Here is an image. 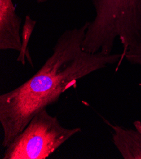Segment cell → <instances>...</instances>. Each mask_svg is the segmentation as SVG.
<instances>
[{
	"instance_id": "6da1fadb",
	"label": "cell",
	"mask_w": 141,
	"mask_h": 159,
	"mask_svg": "<svg viewBox=\"0 0 141 159\" xmlns=\"http://www.w3.org/2000/svg\"><path fill=\"white\" fill-rule=\"evenodd\" d=\"M89 21L65 30L57 39L52 54L27 81L0 95L2 146L7 148L36 114L57 103L61 95L77 81L123 60L122 53L105 54L82 48Z\"/></svg>"
},
{
	"instance_id": "7a4b0ae2",
	"label": "cell",
	"mask_w": 141,
	"mask_h": 159,
	"mask_svg": "<svg viewBox=\"0 0 141 159\" xmlns=\"http://www.w3.org/2000/svg\"><path fill=\"white\" fill-rule=\"evenodd\" d=\"M95 10L86 38L107 49L120 41L123 49L141 44V0H90Z\"/></svg>"
},
{
	"instance_id": "3957f363",
	"label": "cell",
	"mask_w": 141,
	"mask_h": 159,
	"mask_svg": "<svg viewBox=\"0 0 141 159\" xmlns=\"http://www.w3.org/2000/svg\"><path fill=\"white\" fill-rule=\"evenodd\" d=\"M82 131L79 127L65 128L46 108L36 114L6 148L3 159H46L75 134Z\"/></svg>"
},
{
	"instance_id": "277c9868",
	"label": "cell",
	"mask_w": 141,
	"mask_h": 159,
	"mask_svg": "<svg viewBox=\"0 0 141 159\" xmlns=\"http://www.w3.org/2000/svg\"><path fill=\"white\" fill-rule=\"evenodd\" d=\"M22 19L13 0H0V50L20 52L22 48Z\"/></svg>"
},
{
	"instance_id": "5b68a950",
	"label": "cell",
	"mask_w": 141,
	"mask_h": 159,
	"mask_svg": "<svg viewBox=\"0 0 141 159\" xmlns=\"http://www.w3.org/2000/svg\"><path fill=\"white\" fill-rule=\"evenodd\" d=\"M104 123L113 130L112 140L124 159H141V122L135 121L136 129L113 124L102 117Z\"/></svg>"
},
{
	"instance_id": "8992f818",
	"label": "cell",
	"mask_w": 141,
	"mask_h": 159,
	"mask_svg": "<svg viewBox=\"0 0 141 159\" xmlns=\"http://www.w3.org/2000/svg\"><path fill=\"white\" fill-rule=\"evenodd\" d=\"M36 23L37 22L31 18L29 15H27L25 16V22L22 27L21 33L22 48L19 52V55L17 58V61L22 63L23 66L25 65V59L27 58L32 67H34V64L32 58H31V56L29 53V44L31 35H32L33 30L36 27Z\"/></svg>"
},
{
	"instance_id": "52a82bcc",
	"label": "cell",
	"mask_w": 141,
	"mask_h": 159,
	"mask_svg": "<svg viewBox=\"0 0 141 159\" xmlns=\"http://www.w3.org/2000/svg\"><path fill=\"white\" fill-rule=\"evenodd\" d=\"M122 57L131 64L141 67V45L129 48Z\"/></svg>"
},
{
	"instance_id": "ba28073f",
	"label": "cell",
	"mask_w": 141,
	"mask_h": 159,
	"mask_svg": "<svg viewBox=\"0 0 141 159\" xmlns=\"http://www.w3.org/2000/svg\"><path fill=\"white\" fill-rule=\"evenodd\" d=\"M36 1L38 4H44L51 1V0H36Z\"/></svg>"
}]
</instances>
